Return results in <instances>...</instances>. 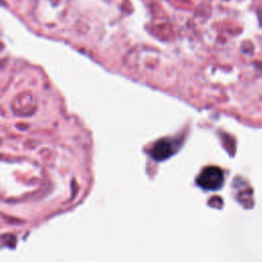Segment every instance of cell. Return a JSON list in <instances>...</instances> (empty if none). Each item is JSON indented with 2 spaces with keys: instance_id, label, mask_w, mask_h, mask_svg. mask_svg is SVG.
I'll list each match as a JSON object with an SVG mask.
<instances>
[{
  "instance_id": "1",
  "label": "cell",
  "mask_w": 262,
  "mask_h": 262,
  "mask_svg": "<svg viewBox=\"0 0 262 262\" xmlns=\"http://www.w3.org/2000/svg\"><path fill=\"white\" fill-rule=\"evenodd\" d=\"M197 181L205 189H217L223 183V172L217 167H207L202 171Z\"/></svg>"
},
{
  "instance_id": "2",
  "label": "cell",
  "mask_w": 262,
  "mask_h": 262,
  "mask_svg": "<svg viewBox=\"0 0 262 262\" xmlns=\"http://www.w3.org/2000/svg\"><path fill=\"white\" fill-rule=\"evenodd\" d=\"M173 153V144L167 141V139H162V141L157 143L152 150L153 158L158 161L167 159Z\"/></svg>"
}]
</instances>
